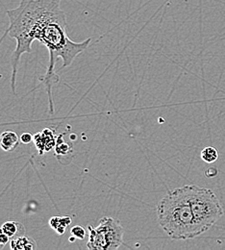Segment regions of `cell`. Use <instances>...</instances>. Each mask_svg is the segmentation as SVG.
<instances>
[{
	"mask_svg": "<svg viewBox=\"0 0 225 250\" xmlns=\"http://www.w3.org/2000/svg\"><path fill=\"white\" fill-rule=\"evenodd\" d=\"M9 27L6 30L15 39L17 45L13 52L11 88L16 94L18 67L20 57L32 51L35 41L41 42L49 52V64L44 77L41 79L46 87L49 99L50 113H54L52 100V86L58 82L59 76L54 68L56 62L62 59L63 66L71 64L74 59L90 45L92 39L75 42L69 39L66 32V17L61 8V0H20V5L7 11Z\"/></svg>",
	"mask_w": 225,
	"mask_h": 250,
	"instance_id": "obj_1",
	"label": "cell"
},
{
	"mask_svg": "<svg viewBox=\"0 0 225 250\" xmlns=\"http://www.w3.org/2000/svg\"><path fill=\"white\" fill-rule=\"evenodd\" d=\"M159 224L172 240H189L200 236L191 208L188 188L168 190L157 206Z\"/></svg>",
	"mask_w": 225,
	"mask_h": 250,
	"instance_id": "obj_2",
	"label": "cell"
},
{
	"mask_svg": "<svg viewBox=\"0 0 225 250\" xmlns=\"http://www.w3.org/2000/svg\"><path fill=\"white\" fill-rule=\"evenodd\" d=\"M187 188L195 224L200 234H203L224 216V208L210 188L195 185H187Z\"/></svg>",
	"mask_w": 225,
	"mask_h": 250,
	"instance_id": "obj_3",
	"label": "cell"
},
{
	"mask_svg": "<svg viewBox=\"0 0 225 250\" xmlns=\"http://www.w3.org/2000/svg\"><path fill=\"white\" fill-rule=\"evenodd\" d=\"M89 239L87 248L90 250H115L123 244V227L120 220L104 217L97 227L88 226Z\"/></svg>",
	"mask_w": 225,
	"mask_h": 250,
	"instance_id": "obj_4",
	"label": "cell"
},
{
	"mask_svg": "<svg viewBox=\"0 0 225 250\" xmlns=\"http://www.w3.org/2000/svg\"><path fill=\"white\" fill-rule=\"evenodd\" d=\"M33 142L40 155H42L43 153L52 150L57 143L55 130L50 127L43 129L41 132L34 135Z\"/></svg>",
	"mask_w": 225,
	"mask_h": 250,
	"instance_id": "obj_5",
	"label": "cell"
},
{
	"mask_svg": "<svg viewBox=\"0 0 225 250\" xmlns=\"http://www.w3.org/2000/svg\"><path fill=\"white\" fill-rule=\"evenodd\" d=\"M0 232L6 234L11 240L25 235V227L22 223L16 220L4 222L0 227Z\"/></svg>",
	"mask_w": 225,
	"mask_h": 250,
	"instance_id": "obj_6",
	"label": "cell"
},
{
	"mask_svg": "<svg viewBox=\"0 0 225 250\" xmlns=\"http://www.w3.org/2000/svg\"><path fill=\"white\" fill-rule=\"evenodd\" d=\"M20 144L19 136L13 131H5L0 135V147L6 152L14 151L19 147Z\"/></svg>",
	"mask_w": 225,
	"mask_h": 250,
	"instance_id": "obj_7",
	"label": "cell"
},
{
	"mask_svg": "<svg viewBox=\"0 0 225 250\" xmlns=\"http://www.w3.org/2000/svg\"><path fill=\"white\" fill-rule=\"evenodd\" d=\"M10 246L13 250H34L37 249L36 242L26 235L11 240Z\"/></svg>",
	"mask_w": 225,
	"mask_h": 250,
	"instance_id": "obj_8",
	"label": "cell"
},
{
	"mask_svg": "<svg viewBox=\"0 0 225 250\" xmlns=\"http://www.w3.org/2000/svg\"><path fill=\"white\" fill-rule=\"evenodd\" d=\"M71 223L70 217H52L49 220L50 227L56 231L58 235H64L66 227Z\"/></svg>",
	"mask_w": 225,
	"mask_h": 250,
	"instance_id": "obj_9",
	"label": "cell"
},
{
	"mask_svg": "<svg viewBox=\"0 0 225 250\" xmlns=\"http://www.w3.org/2000/svg\"><path fill=\"white\" fill-rule=\"evenodd\" d=\"M219 155L220 154H219V151L217 148H215L213 146H208V147H205L201 151L200 157L205 163L213 164L219 159Z\"/></svg>",
	"mask_w": 225,
	"mask_h": 250,
	"instance_id": "obj_10",
	"label": "cell"
},
{
	"mask_svg": "<svg viewBox=\"0 0 225 250\" xmlns=\"http://www.w3.org/2000/svg\"><path fill=\"white\" fill-rule=\"evenodd\" d=\"M72 150L71 145H68L63 140V136H59L57 138V143L55 146V153L56 155H67Z\"/></svg>",
	"mask_w": 225,
	"mask_h": 250,
	"instance_id": "obj_11",
	"label": "cell"
},
{
	"mask_svg": "<svg viewBox=\"0 0 225 250\" xmlns=\"http://www.w3.org/2000/svg\"><path fill=\"white\" fill-rule=\"evenodd\" d=\"M70 233L73 238L78 240H84L86 238V230L81 225H75L71 228Z\"/></svg>",
	"mask_w": 225,
	"mask_h": 250,
	"instance_id": "obj_12",
	"label": "cell"
},
{
	"mask_svg": "<svg viewBox=\"0 0 225 250\" xmlns=\"http://www.w3.org/2000/svg\"><path fill=\"white\" fill-rule=\"evenodd\" d=\"M33 139H34V136H33L31 133H28V132H24L20 135V143L23 144V145H28L30 144L31 142H33Z\"/></svg>",
	"mask_w": 225,
	"mask_h": 250,
	"instance_id": "obj_13",
	"label": "cell"
},
{
	"mask_svg": "<svg viewBox=\"0 0 225 250\" xmlns=\"http://www.w3.org/2000/svg\"><path fill=\"white\" fill-rule=\"evenodd\" d=\"M204 174L206 177L208 178H213V177H216L218 175V169L214 167H209L208 168L205 169L204 171Z\"/></svg>",
	"mask_w": 225,
	"mask_h": 250,
	"instance_id": "obj_14",
	"label": "cell"
},
{
	"mask_svg": "<svg viewBox=\"0 0 225 250\" xmlns=\"http://www.w3.org/2000/svg\"><path fill=\"white\" fill-rule=\"evenodd\" d=\"M10 241H11V239H10L6 234L0 232V250L4 249L5 246H6L8 243H10Z\"/></svg>",
	"mask_w": 225,
	"mask_h": 250,
	"instance_id": "obj_15",
	"label": "cell"
}]
</instances>
